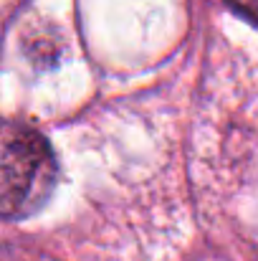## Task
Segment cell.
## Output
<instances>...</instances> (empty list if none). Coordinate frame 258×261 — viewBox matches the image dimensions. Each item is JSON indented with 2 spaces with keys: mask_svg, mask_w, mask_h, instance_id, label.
Here are the masks:
<instances>
[{
  "mask_svg": "<svg viewBox=\"0 0 258 261\" xmlns=\"http://www.w3.org/2000/svg\"><path fill=\"white\" fill-rule=\"evenodd\" d=\"M56 155L48 140L18 122H0V216L28 218L56 188Z\"/></svg>",
  "mask_w": 258,
  "mask_h": 261,
  "instance_id": "6da1fadb",
  "label": "cell"
},
{
  "mask_svg": "<svg viewBox=\"0 0 258 261\" xmlns=\"http://www.w3.org/2000/svg\"><path fill=\"white\" fill-rule=\"evenodd\" d=\"M0 261H41V259L33 256L25 249H18V246H0Z\"/></svg>",
  "mask_w": 258,
  "mask_h": 261,
  "instance_id": "7a4b0ae2",
  "label": "cell"
},
{
  "mask_svg": "<svg viewBox=\"0 0 258 261\" xmlns=\"http://www.w3.org/2000/svg\"><path fill=\"white\" fill-rule=\"evenodd\" d=\"M228 3H233V5L241 8L246 15H251L253 20H258V0H228Z\"/></svg>",
  "mask_w": 258,
  "mask_h": 261,
  "instance_id": "3957f363",
  "label": "cell"
}]
</instances>
